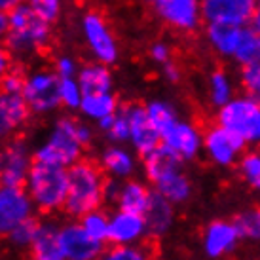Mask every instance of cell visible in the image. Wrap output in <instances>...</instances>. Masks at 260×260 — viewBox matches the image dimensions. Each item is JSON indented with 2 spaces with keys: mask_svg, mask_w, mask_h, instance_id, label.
<instances>
[{
  "mask_svg": "<svg viewBox=\"0 0 260 260\" xmlns=\"http://www.w3.org/2000/svg\"><path fill=\"white\" fill-rule=\"evenodd\" d=\"M245 27H234V25H217V23H207L205 27V40L209 48L218 57L232 59L236 57L241 38H243Z\"/></svg>",
  "mask_w": 260,
  "mask_h": 260,
  "instance_id": "obj_20",
  "label": "cell"
},
{
  "mask_svg": "<svg viewBox=\"0 0 260 260\" xmlns=\"http://www.w3.org/2000/svg\"><path fill=\"white\" fill-rule=\"evenodd\" d=\"M123 109H125V114L129 120V143L127 145L137 156L145 158L158 146H161V135L148 120L145 105L131 103V105H125Z\"/></svg>",
  "mask_w": 260,
  "mask_h": 260,
  "instance_id": "obj_14",
  "label": "cell"
},
{
  "mask_svg": "<svg viewBox=\"0 0 260 260\" xmlns=\"http://www.w3.org/2000/svg\"><path fill=\"white\" fill-rule=\"evenodd\" d=\"M25 74L27 73H23V71H19V69H12V71L6 74V78L2 80L0 89L6 91V93H12V95H21L23 84H25Z\"/></svg>",
  "mask_w": 260,
  "mask_h": 260,
  "instance_id": "obj_42",
  "label": "cell"
},
{
  "mask_svg": "<svg viewBox=\"0 0 260 260\" xmlns=\"http://www.w3.org/2000/svg\"><path fill=\"white\" fill-rule=\"evenodd\" d=\"M80 226L86 230L89 238H93L99 243H109V230H110V215L105 211L97 209L87 213L78 220Z\"/></svg>",
  "mask_w": 260,
  "mask_h": 260,
  "instance_id": "obj_32",
  "label": "cell"
},
{
  "mask_svg": "<svg viewBox=\"0 0 260 260\" xmlns=\"http://www.w3.org/2000/svg\"><path fill=\"white\" fill-rule=\"evenodd\" d=\"M80 67L82 65L69 53H63L53 61V71L57 73L59 78H76L80 73Z\"/></svg>",
  "mask_w": 260,
  "mask_h": 260,
  "instance_id": "obj_40",
  "label": "cell"
},
{
  "mask_svg": "<svg viewBox=\"0 0 260 260\" xmlns=\"http://www.w3.org/2000/svg\"><path fill=\"white\" fill-rule=\"evenodd\" d=\"M78 122L73 116H59L51 122L44 139L32 148L35 161L71 169L84 159L86 146L80 143Z\"/></svg>",
  "mask_w": 260,
  "mask_h": 260,
  "instance_id": "obj_2",
  "label": "cell"
},
{
  "mask_svg": "<svg viewBox=\"0 0 260 260\" xmlns=\"http://www.w3.org/2000/svg\"><path fill=\"white\" fill-rule=\"evenodd\" d=\"M61 78L50 67H35L25 74L21 97L27 103L30 114L50 116L61 109L59 95Z\"/></svg>",
  "mask_w": 260,
  "mask_h": 260,
  "instance_id": "obj_6",
  "label": "cell"
},
{
  "mask_svg": "<svg viewBox=\"0 0 260 260\" xmlns=\"http://www.w3.org/2000/svg\"><path fill=\"white\" fill-rule=\"evenodd\" d=\"M143 171H145L146 181L152 182L154 186L167 179L169 175L182 171V161L175 156L166 146H158L154 152L143 158Z\"/></svg>",
  "mask_w": 260,
  "mask_h": 260,
  "instance_id": "obj_22",
  "label": "cell"
},
{
  "mask_svg": "<svg viewBox=\"0 0 260 260\" xmlns=\"http://www.w3.org/2000/svg\"><path fill=\"white\" fill-rule=\"evenodd\" d=\"M241 238L249 241H258L260 243V207L247 209L236 218Z\"/></svg>",
  "mask_w": 260,
  "mask_h": 260,
  "instance_id": "obj_36",
  "label": "cell"
},
{
  "mask_svg": "<svg viewBox=\"0 0 260 260\" xmlns=\"http://www.w3.org/2000/svg\"><path fill=\"white\" fill-rule=\"evenodd\" d=\"M59 95H61V107L67 110H80L84 91L80 86L78 78H61L59 86Z\"/></svg>",
  "mask_w": 260,
  "mask_h": 260,
  "instance_id": "obj_35",
  "label": "cell"
},
{
  "mask_svg": "<svg viewBox=\"0 0 260 260\" xmlns=\"http://www.w3.org/2000/svg\"><path fill=\"white\" fill-rule=\"evenodd\" d=\"M2 167H4V156H2V146H0V177H2Z\"/></svg>",
  "mask_w": 260,
  "mask_h": 260,
  "instance_id": "obj_49",
  "label": "cell"
},
{
  "mask_svg": "<svg viewBox=\"0 0 260 260\" xmlns=\"http://www.w3.org/2000/svg\"><path fill=\"white\" fill-rule=\"evenodd\" d=\"M146 116L152 122V125L161 133H166L175 122H179V110L171 101H166V99H150V101L145 105Z\"/></svg>",
  "mask_w": 260,
  "mask_h": 260,
  "instance_id": "obj_29",
  "label": "cell"
},
{
  "mask_svg": "<svg viewBox=\"0 0 260 260\" xmlns=\"http://www.w3.org/2000/svg\"><path fill=\"white\" fill-rule=\"evenodd\" d=\"M6 35H8V14L0 12V44L6 40Z\"/></svg>",
  "mask_w": 260,
  "mask_h": 260,
  "instance_id": "obj_47",
  "label": "cell"
},
{
  "mask_svg": "<svg viewBox=\"0 0 260 260\" xmlns=\"http://www.w3.org/2000/svg\"><path fill=\"white\" fill-rule=\"evenodd\" d=\"M241 232H239L236 220H226V218H217L211 220L202 236V247L207 258H222L226 254L236 251V247L241 241Z\"/></svg>",
  "mask_w": 260,
  "mask_h": 260,
  "instance_id": "obj_15",
  "label": "cell"
},
{
  "mask_svg": "<svg viewBox=\"0 0 260 260\" xmlns=\"http://www.w3.org/2000/svg\"><path fill=\"white\" fill-rule=\"evenodd\" d=\"M154 192H158L161 198H166L167 202L173 203V205H181V203H186L192 198L194 186H192L190 177L184 171H179V173L169 175L167 179L158 182L154 186Z\"/></svg>",
  "mask_w": 260,
  "mask_h": 260,
  "instance_id": "obj_28",
  "label": "cell"
},
{
  "mask_svg": "<svg viewBox=\"0 0 260 260\" xmlns=\"http://www.w3.org/2000/svg\"><path fill=\"white\" fill-rule=\"evenodd\" d=\"M25 190L40 213L63 211L69 196V169L35 161Z\"/></svg>",
  "mask_w": 260,
  "mask_h": 260,
  "instance_id": "obj_4",
  "label": "cell"
},
{
  "mask_svg": "<svg viewBox=\"0 0 260 260\" xmlns=\"http://www.w3.org/2000/svg\"><path fill=\"white\" fill-rule=\"evenodd\" d=\"M38 226H40L38 218H30L27 222H23L14 232H10V236L6 238L8 243L14 247L15 251H30L35 238H37Z\"/></svg>",
  "mask_w": 260,
  "mask_h": 260,
  "instance_id": "obj_33",
  "label": "cell"
},
{
  "mask_svg": "<svg viewBox=\"0 0 260 260\" xmlns=\"http://www.w3.org/2000/svg\"><path fill=\"white\" fill-rule=\"evenodd\" d=\"M245 146L238 135L224 129L218 123H213L203 131V154L217 167L238 166L245 154Z\"/></svg>",
  "mask_w": 260,
  "mask_h": 260,
  "instance_id": "obj_8",
  "label": "cell"
},
{
  "mask_svg": "<svg viewBox=\"0 0 260 260\" xmlns=\"http://www.w3.org/2000/svg\"><path fill=\"white\" fill-rule=\"evenodd\" d=\"M12 69H14V65H12V53L8 51L6 46L0 44V84H2V80L6 78V74Z\"/></svg>",
  "mask_w": 260,
  "mask_h": 260,
  "instance_id": "obj_44",
  "label": "cell"
},
{
  "mask_svg": "<svg viewBox=\"0 0 260 260\" xmlns=\"http://www.w3.org/2000/svg\"><path fill=\"white\" fill-rule=\"evenodd\" d=\"M99 167L109 179L129 181L137 171V154L125 145H109L99 154Z\"/></svg>",
  "mask_w": 260,
  "mask_h": 260,
  "instance_id": "obj_19",
  "label": "cell"
},
{
  "mask_svg": "<svg viewBox=\"0 0 260 260\" xmlns=\"http://www.w3.org/2000/svg\"><path fill=\"white\" fill-rule=\"evenodd\" d=\"M146 230L152 238H161L173 228L175 222V205L161 198L158 192L152 194L150 205L145 213Z\"/></svg>",
  "mask_w": 260,
  "mask_h": 260,
  "instance_id": "obj_23",
  "label": "cell"
},
{
  "mask_svg": "<svg viewBox=\"0 0 260 260\" xmlns=\"http://www.w3.org/2000/svg\"><path fill=\"white\" fill-rule=\"evenodd\" d=\"M61 224L55 220H40L35 243L30 247V260H65L61 241H59Z\"/></svg>",
  "mask_w": 260,
  "mask_h": 260,
  "instance_id": "obj_21",
  "label": "cell"
},
{
  "mask_svg": "<svg viewBox=\"0 0 260 260\" xmlns=\"http://www.w3.org/2000/svg\"><path fill=\"white\" fill-rule=\"evenodd\" d=\"M78 82L82 86L84 95H93V93H110L114 91V76L107 65L101 63H86L80 67Z\"/></svg>",
  "mask_w": 260,
  "mask_h": 260,
  "instance_id": "obj_25",
  "label": "cell"
},
{
  "mask_svg": "<svg viewBox=\"0 0 260 260\" xmlns=\"http://www.w3.org/2000/svg\"><path fill=\"white\" fill-rule=\"evenodd\" d=\"M97 129L105 133V137L110 141V145H125L129 143V120L125 114V109H120L114 116L97 123Z\"/></svg>",
  "mask_w": 260,
  "mask_h": 260,
  "instance_id": "obj_30",
  "label": "cell"
},
{
  "mask_svg": "<svg viewBox=\"0 0 260 260\" xmlns=\"http://www.w3.org/2000/svg\"><path fill=\"white\" fill-rule=\"evenodd\" d=\"M238 171L241 179L260 194V150L245 152L243 158L239 159Z\"/></svg>",
  "mask_w": 260,
  "mask_h": 260,
  "instance_id": "obj_34",
  "label": "cell"
},
{
  "mask_svg": "<svg viewBox=\"0 0 260 260\" xmlns=\"http://www.w3.org/2000/svg\"><path fill=\"white\" fill-rule=\"evenodd\" d=\"M4 42L12 57H35L50 46L51 23L23 2L8 14V35Z\"/></svg>",
  "mask_w": 260,
  "mask_h": 260,
  "instance_id": "obj_1",
  "label": "cell"
},
{
  "mask_svg": "<svg viewBox=\"0 0 260 260\" xmlns=\"http://www.w3.org/2000/svg\"><path fill=\"white\" fill-rule=\"evenodd\" d=\"M239 84L245 89V95L260 101V63L243 67L239 71Z\"/></svg>",
  "mask_w": 260,
  "mask_h": 260,
  "instance_id": "obj_38",
  "label": "cell"
},
{
  "mask_svg": "<svg viewBox=\"0 0 260 260\" xmlns=\"http://www.w3.org/2000/svg\"><path fill=\"white\" fill-rule=\"evenodd\" d=\"M203 21L249 27L256 14V0H202Z\"/></svg>",
  "mask_w": 260,
  "mask_h": 260,
  "instance_id": "obj_11",
  "label": "cell"
},
{
  "mask_svg": "<svg viewBox=\"0 0 260 260\" xmlns=\"http://www.w3.org/2000/svg\"><path fill=\"white\" fill-rule=\"evenodd\" d=\"M148 55H150L152 61L159 67H164L173 61V50H171V46L167 42H164V40L152 42L150 48H148Z\"/></svg>",
  "mask_w": 260,
  "mask_h": 260,
  "instance_id": "obj_41",
  "label": "cell"
},
{
  "mask_svg": "<svg viewBox=\"0 0 260 260\" xmlns=\"http://www.w3.org/2000/svg\"><path fill=\"white\" fill-rule=\"evenodd\" d=\"M35 203L25 186L0 184V238H8L17 226L35 218Z\"/></svg>",
  "mask_w": 260,
  "mask_h": 260,
  "instance_id": "obj_9",
  "label": "cell"
},
{
  "mask_svg": "<svg viewBox=\"0 0 260 260\" xmlns=\"http://www.w3.org/2000/svg\"><path fill=\"white\" fill-rule=\"evenodd\" d=\"M205 91H207V101L215 109H222L236 97V82L230 73L222 69H215L209 73L205 82Z\"/></svg>",
  "mask_w": 260,
  "mask_h": 260,
  "instance_id": "obj_27",
  "label": "cell"
},
{
  "mask_svg": "<svg viewBox=\"0 0 260 260\" xmlns=\"http://www.w3.org/2000/svg\"><path fill=\"white\" fill-rule=\"evenodd\" d=\"M30 110L21 95H12L0 89V143L6 145L8 141L27 125Z\"/></svg>",
  "mask_w": 260,
  "mask_h": 260,
  "instance_id": "obj_18",
  "label": "cell"
},
{
  "mask_svg": "<svg viewBox=\"0 0 260 260\" xmlns=\"http://www.w3.org/2000/svg\"><path fill=\"white\" fill-rule=\"evenodd\" d=\"M23 0H0V12L2 14H12L15 8L21 6Z\"/></svg>",
  "mask_w": 260,
  "mask_h": 260,
  "instance_id": "obj_46",
  "label": "cell"
},
{
  "mask_svg": "<svg viewBox=\"0 0 260 260\" xmlns=\"http://www.w3.org/2000/svg\"><path fill=\"white\" fill-rule=\"evenodd\" d=\"M120 107V101L116 97L114 91L110 93H93V95H84L82 105H80V116L86 122H93L95 125L103 120H107L110 116H114Z\"/></svg>",
  "mask_w": 260,
  "mask_h": 260,
  "instance_id": "obj_26",
  "label": "cell"
},
{
  "mask_svg": "<svg viewBox=\"0 0 260 260\" xmlns=\"http://www.w3.org/2000/svg\"><path fill=\"white\" fill-rule=\"evenodd\" d=\"M99 260H152V256L141 245H112L103 251Z\"/></svg>",
  "mask_w": 260,
  "mask_h": 260,
  "instance_id": "obj_37",
  "label": "cell"
},
{
  "mask_svg": "<svg viewBox=\"0 0 260 260\" xmlns=\"http://www.w3.org/2000/svg\"><path fill=\"white\" fill-rule=\"evenodd\" d=\"M59 241L65 260H99L105 251V243L89 238L78 220L63 222L59 228Z\"/></svg>",
  "mask_w": 260,
  "mask_h": 260,
  "instance_id": "obj_16",
  "label": "cell"
},
{
  "mask_svg": "<svg viewBox=\"0 0 260 260\" xmlns=\"http://www.w3.org/2000/svg\"><path fill=\"white\" fill-rule=\"evenodd\" d=\"M152 194H154V190H150L143 181H137V179L122 181L116 205H118V209L122 211L145 215L148 205H150Z\"/></svg>",
  "mask_w": 260,
  "mask_h": 260,
  "instance_id": "obj_24",
  "label": "cell"
},
{
  "mask_svg": "<svg viewBox=\"0 0 260 260\" xmlns=\"http://www.w3.org/2000/svg\"><path fill=\"white\" fill-rule=\"evenodd\" d=\"M148 236L145 215L116 209L110 215L109 243L112 245H139Z\"/></svg>",
  "mask_w": 260,
  "mask_h": 260,
  "instance_id": "obj_17",
  "label": "cell"
},
{
  "mask_svg": "<svg viewBox=\"0 0 260 260\" xmlns=\"http://www.w3.org/2000/svg\"><path fill=\"white\" fill-rule=\"evenodd\" d=\"M217 123L238 135L247 146H260V101L249 95H236L217 110Z\"/></svg>",
  "mask_w": 260,
  "mask_h": 260,
  "instance_id": "obj_5",
  "label": "cell"
},
{
  "mask_svg": "<svg viewBox=\"0 0 260 260\" xmlns=\"http://www.w3.org/2000/svg\"><path fill=\"white\" fill-rule=\"evenodd\" d=\"M154 8L159 19L179 32H196L202 27V0H159Z\"/></svg>",
  "mask_w": 260,
  "mask_h": 260,
  "instance_id": "obj_13",
  "label": "cell"
},
{
  "mask_svg": "<svg viewBox=\"0 0 260 260\" xmlns=\"http://www.w3.org/2000/svg\"><path fill=\"white\" fill-rule=\"evenodd\" d=\"M234 63L239 65L241 69L260 63V32L251 25L245 27V30H243V38H241V44L236 51Z\"/></svg>",
  "mask_w": 260,
  "mask_h": 260,
  "instance_id": "obj_31",
  "label": "cell"
},
{
  "mask_svg": "<svg viewBox=\"0 0 260 260\" xmlns=\"http://www.w3.org/2000/svg\"><path fill=\"white\" fill-rule=\"evenodd\" d=\"M161 76L169 82V84H179L182 78V71L181 67L177 65L175 61H171V63H167V65L161 67Z\"/></svg>",
  "mask_w": 260,
  "mask_h": 260,
  "instance_id": "obj_43",
  "label": "cell"
},
{
  "mask_svg": "<svg viewBox=\"0 0 260 260\" xmlns=\"http://www.w3.org/2000/svg\"><path fill=\"white\" fill-rule=\"evenodd\" d=\"M143 2H146V4H152V6H156L159 0H143Z\"/></svg>",
  "mask_w": 260,
  "mask_h": 260,
  "instance_id": "obj_50",
  "label": "cell"
},
{
  "mask_svg": "<svg viewBox=\"0 0 260 260\" xmlns=\"http://www.w3.org/2000/svg\"><path fill=\"white\" fill-rule=\"evenodd\" d=\"M23 2L50 23L55 21L61 15V10H63V0H23Z\"/></svg>",
  "mask_w": 260,
  "mask_h": 260,
  "instance_id": "obj_39",
  "label": "cell"
},
{
  "mask_svg": "<svg viewBox=\"0 0 260 260\" xmlns=\"http://www.w3.org/2000/svg\"><path fill=\"white\" fill-rule=\"evenodd\" d=\"M2 156H4V167H2L0 184L25 186L30 169L35 166V156L29 143L25 139H12L2 146Z\"/></svg>",
  "mask_w": 260,
  "mask_h": 260,
  "instance_id": "obj_12",
  "label": "cell"
},
{
  "mask_svg": "<svg viewBox=\"0 0 260 260\" xmlns=\"http://www.w3.org/2000/svg\"><path fill=\"white\" fill-rule=\"evenodd\" d=\"M80 35L89 55L101 65H114L120 59V44L110 29L109 21L99 12L89 10L80 19Z\"/></svg>",
  "mask_w": 260,
  "mask_h": 260,
  "instance_id": "obj_7",
  "label": "cell"
},
{
  "mask_svg": "<svg viewBox=\"0 0 260 260\" xmlns=\"http://www.w3.org/2000/svg\"><path fill=\"white\" fill-rule=\"evenodd\" d=\"M120 186H122V181L107 179V184H105V202L116 203V200H118V192H120Z\"/></svg>",
  "mask_w": 260,
  "mask_h": 260,
  "instance_id": "obj_45",
  "label": "cell"
},
{
  "mask_svg": "<svg viewBox=\"0 0 260 260\" xmlns=\"http://www.w3.org/2000/svg\"><path fill=\"white\" fill-rule=\"evenodd\" d=\"M105 184L107 179L99 164L80 159L69 169V196L63 211L80 220L87 213L101 209L105 203Z\"/></svg>",
  "mask_w": 260,
  "mask_h": 260,
  "instance_id": "obj_3",
  "label": "cell"
},
{
  "mask_svg": "<svg viewBox=\"0 0 260 260\" xmlns=\"http://www.w3.org/2000/svg\"><path fill=\"white\" fill-rule=\"evenodd\" d=\"M161 145L184 161H192L203 152V131L198 123L181 118L166 133H161Z\"/></svg>",
  "mask_w": 260,
  "mask_h": 260,
  "instance_id": "obj_10",
  "label": "cell"
},
{
  "mask_svg": "<svg viewBox=\"0 0 260 260\" xmlns=\"http://www.w3.org/2000/svg\"><path fill=\"white\" fill-rule=\"evenodd\" d=\"M253 27L260 32V0H256V14L253 19Z\"/></svg>",
  "mask_w": 260,
  "mask_h": 260,
  "instance_id": "obj_48",
  "label": "cell"
}]
</instances>
